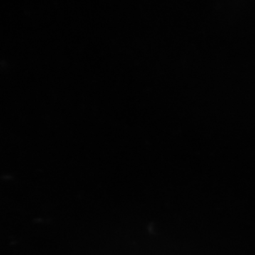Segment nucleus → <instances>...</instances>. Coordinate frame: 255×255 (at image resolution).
Listing matches in <instances>:
<instances>
[]
</instances>
